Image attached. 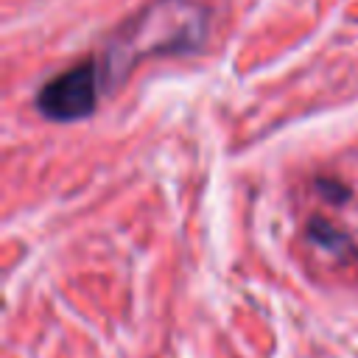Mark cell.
<instances>
[{"instance_id":"6da1fadb","label":"cell","mask_w":358,"mask_h":358,"mask_svg":"<svg viewBox=\"0 0 358 358\" xmlns=\"http://www.w3.org/2000/svg\"><path fill=\"white\" fill-rule=\"evenodd\" d=\"M204 39V11L187 0H157L134 14L106 45L101 84L117 87L151 53L190 50Z\"/></svg>"},{"instance_id":"7a4b0ae2","label":"cell","mask_w":358,"mask_h":358,"mask_svg":"<svg viewBox=\"0 0 358 358\" xmlns=\"http://www.w3.org/2000/svg\"><path fill=\"white\" fill-rule=\"evenodd\" d=\"M98 76H101V67H95L92 62H78L76 67L59 73L39 90L36 109L48 120H62V123L87 117L95 109Z\"/></svg>"},{"instance_id":"3957f363","label":"cell","mask_w":358,"mask_h":358,"mask_svg":"<svg viewBox=\"0 0 358 358\" xmlns=\"http://www.w3.org/2000/svg\"><path fill=\"white\" fill-rule=\"evenodd\" d=\"M310 238L319 241V243L327 246V249H344V246H350L347 238H344L333 224H327V221H322V218H313V221H310Z\"/></svg>"},{"instance_id":"277c9868","label":"cell","mask_w":358,"mask_h":358,"mask_svg":"<svg viewBox=\"0 0 358 358\" xmlns=\"http://www.w3.org/2000/svg\"><path fill=\"white\" fill-rule=\"evenodd\" d=\"M316 187H319V193H322L327 201H344V199L350 196L347 185H341V182H336V179H319Z\"/></svg>"}]
</instances>
